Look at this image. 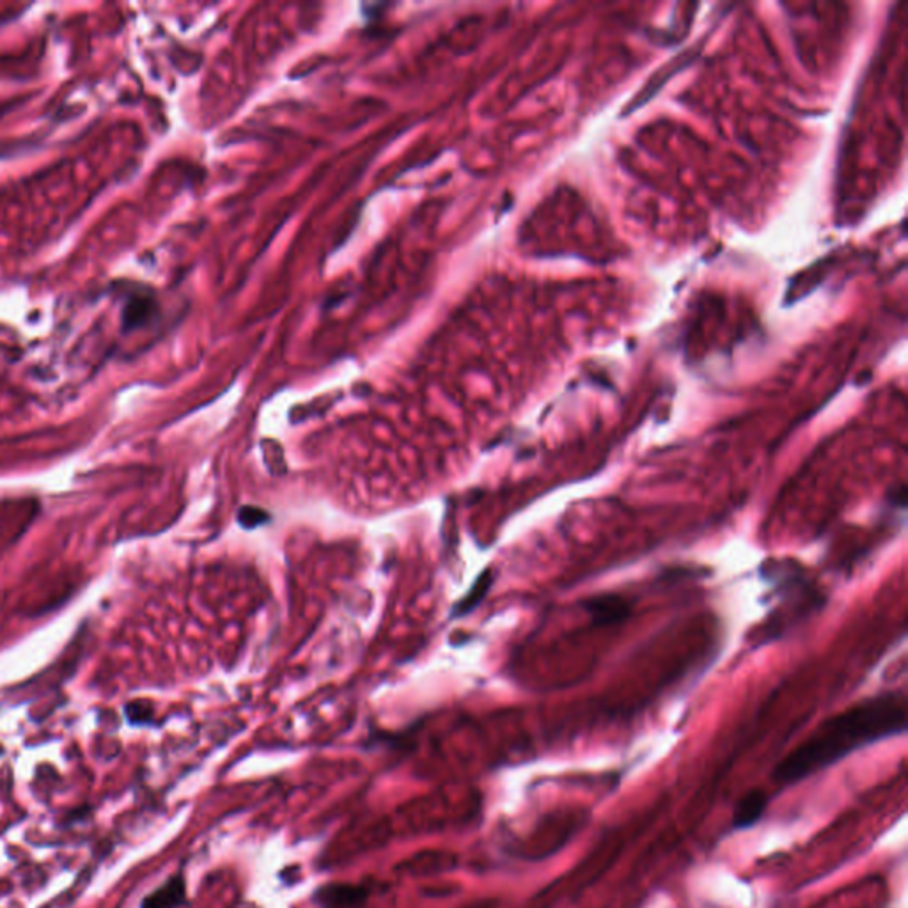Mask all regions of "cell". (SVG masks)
Returning <instances> with one entry per match:
<instances>
[{
  "instance_id": "cell-3",
  "label": "cell",
  "mask_w": 908,
  "mask_h": 908,
  "mask_svg": "<svg viewBox=\"0 0 908 908\" xmlns=\"http://www.w3.org/2000/svg\"><path fill=\"white\" fill-rule=\"evenodd\" d=\"M596 625H614L628 616V605L616 594H603L584 603Z\"/></svg>"
},
{
  "instance_id": "cell-6",
  "label": "cell",
  "mask_w": 908,
  "mask_h": 908,
  "mask_svg": "<svg viewBox=\"0 0 908 908\" xmlns=\"http://www.w3.org/2000/svg\"><path fill=\"white\" fill-rule=\"evenodd\" d=\"M490 575H492V574H489V572H487V574H483V575L480 577L478 584H474V587H472V591L469 592V596H467L465 600H462V601H460V605H458V609H456V612H454V618H456V616H460V614H467V612H471V610H472V609H474V607H476V605H478V603L485 598V594H487V591H489V587H490V584H492V577H490Z\"/></svg>"
},
{
  "instance_id": "cell-5",
  "label": "cell",
  "mask_w": 908,
  "mask_h": 908,
  "mask_svg": "<svg viewBox=\"0 0 908 908\" xmlns=\"http://www.w3.org/2000/svg\"><path fill=\"white\" fill-rule=\"evenodd\" d=\"M766 793L763 790H752L748 791L737 806L733 824L737 828H747L754 826L765 813L766 808Z\"/></svg>"
},
{
  "instance_id": "cell-4",
  "label": "cell",
  "mask_w": 908,
  "mask_h": 908,
  "mask_svg": "<svg viewBox=\"0 0 908 908\" xmlns=\"http://www.w3.org/2000/svg\"><path fill=\"white\" fill-rule=\"evenodd\" d=\"M186 902V884L183 875H174L160 887L150 893L141 908H179Z\"/></svg>"
},
{
  "instance_id": "cell-1",
  "label": "cell",
  "mask_w": 908,
  "mask_h": 908,
  "mask_svg": "<svg viewBox=\"0 0 908 908\" xmlns=\"http://www.w3.org/2000/svg\"><path fill=\"white\" fill-rule=\"evenodd\" d=\"M905 730V694L877 696L826 721L777 765L774 779L781 784L799 783L860 747L902 735Z\"/></svg>"
},
{
  "instance_id": "cell-2",
  "label": "cell",
  "mask_w": 908,
  "mask_h": 908,
  "mask_svg": "<svg viewBox=\"0 0 908 908\" xmlns=\"http://www.w3.org/2000/svg\"><path fill=\"white\" fill-rule=\"evenodd\" d=\"M371 889L364 884L333 882L315 891L313 900L320 908H366Z\"/></svg>"
}]
</instances>
